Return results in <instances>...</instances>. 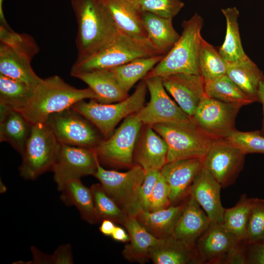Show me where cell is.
Returning a JSON list of instances; mask_svg holds the SVG:
<instances>
[{"mask_svg":"<svg viewBox=\"0 0 264 264\" xmlns=\"http://www.w3.org/2000/svg\"><path fill=\"white\" fill-rule=\"evenodd\" d=\"M119 30L135 38L147 39L139 0H100Z\"/></svg>","mask_w":264,"mask_h":264,"instance_id":"d6986e66","label":"cell"},{"mask_svg":"<svg viewBox=\"0 0 264 264\" xmlns=\"http://www.w3.org/2000/svg\"><path fill=\"white\" fill-rule=\"evenodd\" d=\"M168 146L153 128L146 125L133 154V163L140 165L146 173L160 171L167 163Z\"/></svg>","mask_w":264,"mask_h":264,"instance_id":"ac0fdd59","label":"cell"},{"mask_svg":"<svg viewBox=\"0 0 264 264\" xmlns=\"http://www.w3.org/2000/svg\"><path fill=\"white\" fill-rule=\"evenodd\" d=\"M251 260L254 263L264 264V243L258 246L253 252Z\"/></svg>","mask_w":264,"mask_h":264,"instance_id":"7dc6e473","label":"cell"},{"mask_svg":"<svg viewBox=\"0 0 264 264\" xmlns=\"http://www.w3.org/2000/svg\"><path fill=\"white\" fill-rule=\"evenodd\" d=\"M264 237V200L253 199L247 226V240L251 242Z\"/></svg>","mask_w":264,"mask_h":264,"instance_id":"60d3db41","label":"cell"},{"mask_svg":"<svg viewBox=\"0 0 264 264\" xmlns=\"http://www.w3.org/2000/svg\"><path fill=\"white\" fill-rule=\"evenodd\" d=\"M143 125L137 112L124 119L112 134L94 149L100 163L131 168L134 165V152Z\"/></svg>","mask_w":264,"mask_h":264,"instance_id":"9c48e42d","label":"cell"},{"mask_svg":"<svg viewBox=\"0 0 264 264\" xmlns=\"http://www.w3.org/2000/svg\"><path fill=\"white\" fill-rule=\"evenodd\" d=\"M3 0H0V26L7 29H12L7 23L3 11Z\"/></svg>","mask_w":264,"mask_h":264,"instance_id":"681fc988","label":"cell"},{"mask_svg":"<svg viewBox=\"0 0 264 264\" xmlns=\"http://www.w3.org/2000/svg\"><path fill=\"white\" fill-rule=\"evenodd\" d=\"M168 146L167 162L189 158H204L214 139L193 121L159 123L151 126Z\"/></svg>","mask_w":264,"mask_h":264,"instance_id":"52a82bcc","label":"cell"},{"mask_svg":"<svg viewBox=\"0 0 264 264\" xmlns=\"http://www.w3.org/2000/svg\"><path fill=\"white\" fill-rule=\"evenodd\" d=\"M99 161L94 149L61 143L52 172L57 189L66 181L95 174Z\"/></svg>","mask_w":264,"mask_h":264,"instance_id":"4fadbf2b","label":"cell"},{"mask_svg":"<svg viewBox=\"0 0 264 264\" xmlns=\"http://www.w3.org/2000/svg\"><path fill=\"white\" fill-rule=\"evenodd\" d=\"M221 11L226 20V29L223 43L219 51L228 63L244 60L248 56L245 53L241 42L239 10L233 7L221 9Z\"/></svg>","mask_w":264,"mask_h":264,"instance_id":"1f68e13d","label":"cell"},{"mask_svg":"<svg viewBox=\"0 0 264 264\" xmlns=\"http://www.w3.org/2000/svg\"><path fill=\"white\" fill-rule=\"evenodd\" d=\"M207 96L241 106L256 101L244 92L226 74L205 83Z\"/></svg>","mask_w":264,"mask_h":264,"instance_id":"d6a6232c","label":"cell"},{"mask_svg":"<svg viewBox=\"0 0 264 264\" xmlns=\"http://www.w3.org/2000/svg\"><path fill=\"white\" fill-rule=\"evenodd\" d=\"M116 225L115 222L110 220H104L101 221L99 231L103 235L111 236Z\"/></svg>","mask_w":264,"mask_h":264,"instance_id":"bcb514c9","label":"cell"},{"mask_svg":"<svg viewBox=\"0 0 264 264\" xmlns=\"http://www.w3.org/2000/svg\"><path fill=\"white\" fill-rule=\"evenodd\" d=\"M160 175V171L158 170L152 171L146 174L138 193L140 212L149 211L152 194Z\"/></svg>","mask_w":264,"mask_h":264,"instance_id":"7bdbcfd3","label":"cell"},{"mask_svg":"<svg viewBox=\"0 0 264 264\" xmlns=\"http://www.w3.org/2000/svg\"><path fill=\"white\" fill-rule=\"evenodd\" d=\"M258 99L263 106V120L262 123V128L261 130V133L264 135V80L260 82L258 92Z\"/></svg>","mask_w":264,"mask_h":264,"instance_id":"c3c4849f","label":"cell"},{"mask_svg":"<svg viewBox=\"0 0 264 264\" xmlns=\"http://www.w3.org/2000/svg\"><path fill=\"white\" fill-rule=\"evenodd\" d=\"M61 143L46 122L32 125L30 136L22 154L19 168L20 176L33 180L52 171L58 157Z\"/></svg>","mask_w":264,"mask_h":264,"instance_id":"8992f818","label":"cell"},{"mask_svg":"<svg viewBox=\"0 0 264 264\" xmlns=\"http://www.w3.org/2000/svg\"><path fill=\"white\" fill-rule=\"evenodd\" d=\"M0 42L30 61L38 53L39 47L34 38L27 33H19L0 26Z\"/></svg>","mask_w":264,"mask_h":264,"instance_id":"74e56055","label":"cell"},{"mask_svg":"<svg viewBox=\"0 0 264 264\" xmlns=\"http://www.w3.org/2000/svg\"><path fill=\"white\" fill-rule=\"evenodd\" d=\"M161 54L149 40L132 37L122 31L110 45L92 56L75 62L70 73L118 66L138 58Z\"/></svg>","mask_w":264,"mask_h":264,"instance_id":"5b68a950","label":"cell"},{"mask_svg":"<svg viewBox=\"0 0 264 264\" xmlns=\"http://www.w3.org/2000/svg\"><path fill=\"white\" fill-rule=\"evenodd\" d=\"M158 55L133 60L124 65L110 68L120 87L128 93L131 88L163 58Z\"/></svg>","mask_w":264,"mask_h":264,"instance_id":"4dcf8cb0","label":"cell"},{"mask_svg":"<svg viewBox=\"0 0 264 264\" xmlns=\"http://www.w3.org/2000/svg\"><path fill=\"white\" fill-rule=\"evenodd\" d=\"M58 190L61 192V200L67 206H75L84 220L90 224L98 223L92 191L80 178L69 179Z\"/></svg>","mask_w":264,"mask_h":264,"instance_id":"4316f807","label":"cell"},{"mask_svg":"<svg viewBox=\"0 0 264 264\" xmlns=\"http://www.w3.org/2000/svg\"><path fill=\"white\" fill-rule=\"evenodd\" d=\"M97 98L89 87L77 88L60 76L53 75L43 79L35 88L28 104L19 112L33 125L45 122L50 115L71 108L78 101Z\"/></svg>","mask_w":264,"mask_h":264,"instance_id":"7a4b0ae2","label":"cell"},{"mask_svg":"<svg viewBox=\"0 0 264 264\" xmlns=\"http://www.w3.org/2000/svg\"><path fill=\"white\" fill-rule=\"evenodd\" d=\"M85 83L97 95L98 102L111 104L125 100L128 93L119 85L110 69H97L70 73Z\"/></svg>","mask_w":264,"mask_h":264,"instance_id":"7402d4cb","label":"cell"},{"mask_svg":"<svg viewBox=\"0 0 264 264\" xmlns=\"http://www.w3.org/2000/svg\"><path fill=\"white\" fill-rule=\"evenodd\" d=\"M221 185L203 167L193 182L189 195L206 213L211 223L222 224L224 210L221 205Z\"/></svg>","mask_w":264,"mask_h":264,"instance_id":"e0dca14e","label":"cell"},{"mask_svg":"<svg viewBox=\"0 0 264 264\" xmlns=\"http://www.w3.org/2000/svg\"><path fill=\"white\" fill-rule=\"evenodd\" d=\"M142 20L148 39L157 51L165 55L180 37L174 27L173 19L142 12Z\"/></svg>","mask_w":264,"mask_h":264,"instance_id":"d4e9b609","label":"cell"},{"mask_svg":"<svg viewBox=\"0 0 264 264\" xmlns=\"http://www.w3.org/2000/svg\"><path fill=\"white\" fill-rule=\"evenodd\" d=\"M244 155L226 139H215L203 159V167L225 187L242 168Z\"/></svg>","mask_w":264,"mask_h":264,"instance_id":"5bb4252c","label":"cell"},{"mask_svg":"<svg viewBox=\"0 0 264 264\" xmlns=\"http://www.w3.org/2000/svg\"><path fill=\"white\" fill-rule=\"evenodd\" d=\"M163 85L177 104L191 118L207 95L200 74H176L162 77Z\"/></svg>","mask_w":264,"mask_h":264,"instance_id":"9a60e30c","label":"cell"},{"mask_svg":"<svg viewBox=\"0 0 264 264\" xmlns=\"http://www.w3.org/2000/svg\"><path fill=\"white\" fill-rule=\"evenodd\" d=\"M31 251L34 264L73 263L71 246L68 244L60 246L52 255L44 254L35 247H32Z\"/></svg>","mask_w":264,"mask_h":264,"instance_id":"b9f144b4","label":"cell"},{"mask_svg":"<svg viewBox=\"0 0 264 264\" xmlns=\"http://www.w3.org/2000/svg\"><path fill=\"white\" fill-rule=\"evenodd\" d=\"M139 4L142 12L170 19H173L184 5L181 0H139Z\"/></svg>","mask_w":264,"mask_h":264,"instance_id":"ab89813d","label":"cell"},{"mask_svg":"<svg viewBox=\"0 0 264 264\" xmlns=\"http://www.w3.org/2000/svg\"><path fill=\"white\" fill-rule=\"evenodd\" d=\"M203 167V158L184 159L167 162L161 169V175L169 189L171 203L178 201L187 194L195 177Z\"/></svg>","mask_w":264,"mask_h":264,"instance_id":"2e32d148","label":"cell"},{"mask_svg":"<svg viewBox=\"0 0 264 264\" xmlns=\"http://www.w3.org/2000/svg\"><path fill=\"white\" fill-rule=\"evenodd\" d=\"M130 240L125 245L122 255L132 262L144 263L150 259L152 250L160 242L150 233L134 216H128L122 224Z\"/></svg>","mask_w":264,"mask_h":264,"instance_id":"603a6c76","label":"cell"},{"mask_svg":"<svg viewBox=\"0 0 264 264\" xmlns=\"http://www.w3.org/2000/svg\"><path fill=\"white\" fill-rule=\"evenodd\" d=\"M147 88L145 81L137 85L133 93L125 100L111 104H102L95 99L82 100L71 108L93 124L103 136L108 138L123 119L139 111L144 106Z\"/></svg>","mask_w":264,"mask_h":264,"instance_id":"277c9868","label":"cell"},{"mask_svg":"<svg viewBox=\"0 0 264 264\" xmlns=\"http://www.w3.org/2000/svg\"><path fill=\"white\" fill-rule=\"evenodd\" d=\"M111 238L117 242H128L130 240L128 233L122 227L116 226L111 236Z\"/></svg>","mask_w":264,"mask_h":264,"instance_id":"f6af8a7d","label":"cell"},{"mask_svg":"<svg viewBox=\"0 0 264 264\" xmlns=\"http://www.w3.org/2000/svg\"><path fill=\"white\" fill-rule=\"evenodd\" d=\"M196 250L200 258L213 261L236 250L240 241L227 231L222 224L210 223L197 240Z\"/></svg>","mask_w":264,"mask_h":264,"instance_id":"44dd1931","label":"cell"},{"mask_svg":"<svg viewBox=\"0 0 264 264\" xmlns=\"http://www.w3.org/2000/svg\"><path fill=\"white\" fill-rule=\"evenodd\" d=\"M32 125L19 111L0 104V141L8 143L22 154Z\"/></svg>","mask_w":264,"mask_h":264,"instance_id":"cb8c5ba5","label":"cell"},{"mask_svg":"<svg viewBox=\"0 0 264 264\" xmlns=\"http://www.w3.org/2000/svg\"><path fill=\"white\" fill-rule=\"evenodd\" d=\"M146 173L138 164L126 172L106 170L98 163L94 175L103 189L128 215L135 217L140 209L138 193Z\"/></svg>","mask_w":264,"mask_h":264,"instance_id":"ba28073f","label":"cell"},{"mask_svg":"<svg viewBox=\"0 0 264 264\" xmlns=\"http://www.w3.org/2000/svg\"><path fill=\"white\" fill-rule=\"evenodd\" d=\"M90 189L98 223L104 220H110L122 225L128 215L107 195L101 184H94Z\"/></svg>","mask_w":264,"mask_h":264,"instance_id":"8d00e7d4","label":"cell"},{"mask_svg":"<svg viewBox=\"0 0 264 264\" xmlns=\"http://www.w3.org/2000/svg\"><path fill=\"white\" fill-rule=\"evenodd\" d=\"M34 88L23 82L0 74V104L19 111L29 103Z\"/></svg>","mask_w":264,"mask_h":264,"instance_id":"836d02e7","label":"cell"},{"mask_svg":"<svg viewBox=\"0 0 264 264\" xmlns=\"http://www.w3.org/2000/svg\"><path fill=\"white\" fill-rule=\"evenodd\" d=\"M184 203L155 211H141L135 217L155 238L165 239L172 235Z\"/></svg>","mask_w":264,"mask_h":264,"instance_id":"f1b7e54d","label":"cell"},{"mask_svg":"<svg viewBox=\"0 0 264 264\" xmlns=\"http://www.w3.org/2000/svg\"><path fill=\"white\" fill-rule=\"evenodd\" d=\"M150 99L137 112L143 125L152 126L159 123H177L189 122L192 118L169 97L162 81L158 76L143 78Z\"/></svg>","mask_w":264,"mask_h":264,"instance_id":"8fae6325","label":"cell"},{"mask_svg":"<svg viewBox=\"0 0 264 264\" xmlns=\"http://www.w3.org/2000/svg\"><path fill=\"white\" fill-rule=\"evenodd\" d=\"M262 240H264V237L263 239H262Z\"/></svg>","mask_w":264,"mask_h":264,"instance_id":"f907efd6","label":"cell"},{"mask_svg":"<svg viewBox=\"0 0 264 264\" xmlns=\"http://www.w3.org/2000/svg\"><path fill=\"white\" fill-rule=\"evenodd\" d=\"M226 75L246 94L258 101V92L264 75L249 57L234 63H228Z\"/></svg>","mask_w":264,"mask_h":264,"instance_id":"f546056e","label":"cell"},{"mask_svg":"<svg viewBox=\"0 0 264 264\" xmlns=\"http://www.w3.org/2000/svg\"><path fill=\"white\" fill-rule=\"evenodd\" d=\"M210 223L206 213L190 196L184 203L172 236L178 240L194 244L208 228Z\"/></svg>","mask_w":264,"mask_h":264,"instance_id":"ffe728a7","label":"cell"},{"mask_svg":"<svg viewBox=\"0 0 264 264\" xmlns=\"http://www.w3.org/2000/svg\"><path fill=\"white\" fill-rule=\"evenodd\" d=\"M198 62L199 74L205 83L227 73L228 62L219 50L202 37L200 40Z\"/></svg>","mask_w":264,"mask_h":264,"instance_id":"e575fe53","label":"cell"},{"mask_svg":"<svg viewBox=\"0 0 264 264\" xmlns=\"http://www.w3.org/2000/svg\"><path fill=\"white\" fill-rule=\"evenodd\" d=\"M45 122L62 144L95 149L104 139L93 124L71 107L50 115Z\"/></svg>","mask_w":264,"mask_h":264,"instance_id":"30bf717a","label":"cell"},{"mask_svg":"<svg viewBox=\"0 0 264 264\" xmlns=\"http://www.w3.org/2000/svg\"><path fill=\"white\" fill-rule=\"evenodd\" d=\"M203 24V20L198 13L184 20L177 41L145 77L162 78L181 73L200 74L198 60Z\"/></svg>","mask_w":264,"mask_h":264,"instance_id":"3957f363","label":"cell"},{"mask_svg":"<svg viewBox=\"0 0 264 264\" xmlns=\"http://www.w3.org/2000/svg\"><path fill=\"white\" fill-rule=\"evenodd\" d=\"M252 199L242 198L234 207L224 210L222 225L240 241L247 240Z\"/></svg>","mask_w":264,"mask_h":264,"instance_id":"d590c367","label":"cell"},{"mask_svg":"<svg viewBox=\"0 0 264 264\" xmlns=\"http://www.w3.org/2000/svg\"><path fill=\"white\" fill-rule=\"evenodd\" d=\"M77 24L75 62L86 60L114 41L120 30L100 0H71Z\"/></svg>","mask_w":264,"mask_h":264,"instance_id":"6da1fadb","label":"cell"},{"mask_svg":"<svg viewBox=\"0 0 264 264\" xmlns=\"http://www.w3.org/2000/svg\"><path fill=\"white\" fill-rule=\"evenodd\" d=\"M31 62L0 43V74L23 82L35 88L43 79L35 73Z\"/></svg>","mask_w":264,"mask_h":264,"instance_id":"83f0119b","label":"cell"},{"mask_svg":"<svg viewBox=\"0 0 264 264\" xmlns=\"http://www.w3.org/2000/svg\"><path fill=\"white\" fill-rule=\"evenodd\" d=\"M168 185L160 175L154 188L149 211H155L170 206Z\"/></svg>","mask_w":264,"mask_h":264,"instance_id":"ee69618b","label":"cell"},{"mask_svg":"<svg viewBox=\"0 0 264 264\" xmlns=\"http://www.w3.org/2000/svg\"><path fill=\"white\" fill-rule=\"evenodd\" d=\"M225 139L245 155L264 154V135L260 131L241 132L235 129Z\"/></svg>","mask_w":264,"mask_h":264,"instance_id":"f35d334b","label":"cell"},{"mask_svg":"<svg viewBox=\"0 0 264 264\" xmlns=\"http://www.w3.org/2000/svg\"><path fill=\"white\" fill-rule=\"evenodd\" d=\"M194 244L173 236L163 239L152 250L150 259L155 264H185L199 258Z\"/></svg>","mask_w":264,"mask_h":264,"instance_id":"484cf974","label":"cell"},{"mask_svg":"<svg viewBox=\"0 0 264 264\" xmlns=\"http://www.w3.org/2000/svg\"><path fill=\"white\" fill-rule=\"evenodd\" d=\"M242 107L207 96L201 100L192 118L211 138L224 139L235 130L236 117Z\"/></svg>","mask_w":264,"mask_h":264,"instance_id":"7c38bea8","label":"cell"}]
</instances>
